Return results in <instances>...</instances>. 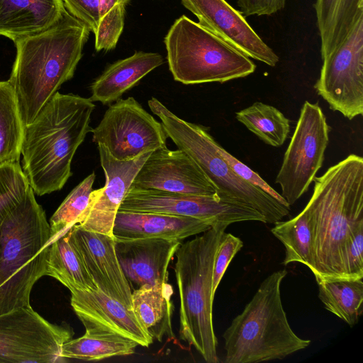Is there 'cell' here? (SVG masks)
<instances>
[{"mask_svg":"<svg viewBox=\"0 0 363 363\" xmlns=\"http://www.w3.org/2000/svg\"><path fill=\"white\" fill-rule=\"evenodd\" d=\"M50 224L31 187L0 225V315L30 306L33 285L46 275Z\"/></svg>","mask_w":363,"mask_h":363,"instance_id":"cell-4","label":"cell"},{"mask_svg":"<svg viewBox=\"0 0 363 363\" xmlns=\"http://www.w3.org/2000/svg\"><path fill=\"white\" fill-rule=\"evenodd\" d=\"M62 0H0V35L16 40L55 23L65 10Z\"/></svg>","mask_w":363,"mask_h":363,"instance_id":"cell-21","label":"cell"},{"mask_svg":"<svg viewBox=\"0 0 363 363\" xmlns=\"http://www.w3.org/2000/svg\"><path fill=\"white\" fill-rule=\"evenodd\" d=\"M128 4L118 3L101 16L98 27L94 33L96 51H109L116 46L123 32L125 6Z\"/></svg>","mask_w":363,"mask_h":363,"instance_id":"cell-33","label":"cell"},{"mask_svg":"<svg viewBox=\"0 0 363 363\" xmlns=\"http://www.w3.org/2000/svg\"><path fill=\"white\" fill-rule=\"evenodd\" d=\"M181 243L175 239L140 238L116 240L115 248L125 276L138 288L168 281L169 264Z\"/></svg>","mask_w":363,"mask_h":363,"instance_id":"cell-19","label":"cell"},{"mask_svg":"<svg viewBox=\"0 0 363 363\" xmlns=\"http://www.w3.org/2000/svg\"><path fill=\"white\" fill-rule=\"evenodd\" d=\"M314 9L323 60L341 44L363 16V0H315Z\"/></svg>","mask_w":363,"mask_h":363,"instance_id":"cell-24","label":"cell"},{"mask_svg":"<svg viewBox=\"0 0 363 363\" xmlns=\"http://www.w3.org/2000/svg\"><path fill=\"white\" fill-rule=\"evenodd\" d=\"M173 290L167 282L145 284L132 292V308L145 330L162 342L175 337L172 327Z\"/></svg>","mask_w":363,"mask_h":363,"instance_id":"cell-23","label":"cell"},{"mask_svg":"<svg viewBox=\"0 0 363 363\" xmlns=\"http://www.w3.org/2000/svg\"><path fill=\"white\" fill-rule=\"evenodd\" d=\"M89 28L66 9L50 27L14 41L11 77L24 127L30 123L61 85L74 76L88 40Z\"/></svg>","mask_w":363,"mask_h":363,"instance_id":"cell-1","label":"cell"},{"mask_svg":"<svg viewBox=\"0 0 363 363\" xmlns=\"http://www.w3.org/2000/svg\"><path fill=\"white\" fill-rule=\"evenodd\" d=\"M73 16L84 23L94 33L100 20L101 0H63Z\"/></svg>","mask_w":363,"mask_h":363,"instance_id":"cell-37","label":"cell"},{"mask_svg":"<svg viewBox=\"0 0 363 363\" xmlns=\"http://www.w3.org/2000/svg\"><path fill=\"white\" fill-rule=\"evenodd\" d=\"M163 62V57L159 53L142 51L115 62L91 84V100L104 105L116 101Z\"/></svg>","mask_w":363,"mask_h":363,"instance_id":"cell-22","label":"cell"},{"mask_svg":"<svg viewBox=\"0 0 363 363\" xmlns=\"http://www.w3.org/2000/svg\"><path fill=\"white\" fill-rule=\"evenodd\" d=\"M137 346L136 342L116 334L85 332L82 337L66 342L61 355L64 359L96 361L130 355Z\"/></svg>","mask_w":363,"mask_h":363,"instance_id":"cell-28","label":"cell"},{"mask_svg":"<svg viewBox=\"0 0 363 363\" xmlns=\"http://www.w3.org/2000/svg\"><path fill=\"white\" fill-rule=\"evenodd\" d=\"M23 133L13 87L9 81L0 82V166L19 162Z\"/></svg>","mask_w":363,"mask_h":363,"instance_id":"cell-29","label":"cell"},{"mask_svg":"<svg viewBox=\"0 0 363 363\" xmlns=\"http://www.w3.org/2000/svg\"><path fill=\"white\" fill-rule=\"evenodd\" d=\"M95 178L94 172L88 175L68 194L52 216L49 223L50 242L76 224L87 206Z\"/></svg>","mask_w":363,"mask_h":363,"instance_id":"cell-31","label":"cell"},{"mask_svg":"<svg viewBox=\"0 0 363 363\" xmlns=\"http://www.w3.org/2000/svg\"><path fill=\"white\" fill-rule=\"evenodd\" d=\"M242 246L243 242L239 238L231 233L223 235L213 262L212 292L214 296L229 264Z\"/></svg>","mask_w":363,"mask_h":363,"instance_id":"cell-35","label":"cell"},{"mask_svg":"<svg viewBox=\"0 0 363 363\" xmlns=\"http://www.w3.org/2000/svg\"><path fill=\"white\" fill-rule=\"evenodd\" d=\"M228 225L218 223L192 240L181 243L174 273L179 294V337L208 363H217L218 340L213 324V262Z\"/></svg>","mask_w":363,"mask_h":363,"instance_id":"cell-6","label":"cell"},{"mask_svg":"<svg viewBox=\"0 0 363 363\" xmlns=\"http://www.w3.org/2000/svg\"><path fill=\"white\" fill-rule=\"evenodd\" d=\"M217 148L221 157L239 177L262 189L282 204L290 206L284 197L267 183L257 172L236 159L219 144H218Z\"/></svg>","mask_w":363,"mask_h":363,"instance_id":"cell-36","label":"cell"},{"mask_svg":"<svg viewBox=\"0 0 363 363\" xmlns=\"http://www.w3.org/2000/svg\"><path fill=\"white\" fill-rule=\"evenodd\" d=\"M30 187L19 162L0 166V225L21 202Z\"/></svg>","mask_w":363,"mask_h":363,"instance_id":"cell-32","label":"cell"},{"mask_svg":"<svg viewBox=\"0 0 363 363\" xmlns=\"http://www.w3.org/2000/svg\"><path fill=\"white\" fill-rule=\"evenodd\" d=\"M164 43L173 78L184 84L224 83L256 69L249 57L184 15L174 21Z\"/></svg>","mask_w":363,"mask_h":363,"instance_id":"cell-8","label":"cell"},{"mask_svg":"<svg viewBox=\"0 0 363 363\" xmlns=\"http://www.w3.org/2000/svg\"><path fill=\"white\" fill-rule=\"evenodd\" d=\"M271 232L285 247L284 265L299 262L313 272V229L306 207L291 219L275 223Z\"/></svg>","mask_w":363,"mask_h":363,"instance_id":"cell-26","label":"cell"},{"mask_svg":"<svg viewBox=\"0 0 363 363\" xmlns=\"http://www.w3.org/2000/svg\"><path fill=\"white\" fill-rule=\"evenodd\" d=\"M236 119L266 144L281 146L290 132L289 120L277 108L255 102L235 113Z\"/></svg>","mask_w":363,"mask_h":363,"instance_id":"cell-30","label":"cell"},{"mask_svg":"<svg viewBox=\"0 0 363 363\" xmlns=\"http://www.w3.org/2000/svg\"><path fill=\"white\" fill-rule=\"evenodd\" d=\"M69 233L97 288L133 309L131 287L118 261L114 238L87 231L77 225H72Z\"/></svg>","mask_w":363,"mask_h":363,"instance_id":"cell-18","label":"cell"},{"mask_svg":"<svg viewBox=\"0 0 363 363\" xmlns=\"http://www.w3.org/2000/svg\"><path fill=\"white\" fill-rule=\"evenodd\" d=\"M287 274L284 269L266 277L225 330V363L282 359L310 345L293 331L284 310L280 289Z\"/></svg>","mask_w":363,"mask_h":363,"instance_id":"cell-5","label":"cell"},{"mask_svg":"<svg viewBox=\"0 0 363 363\" xmlns=\"http://www.w3.org/2000/svg\"><path fill=\"white\" fill-rule=\"evenodd\" d=\"M198 23L250 58L274 67L277 53L254 30L245 17L225 0H181Z\"/></svg>","mask_w":363,"mask_h":363,"instance_id":"cell-16","label":"cell"},{"mask_svg":"<svg viewBox=\"0 0 363 363\" xmlns=\"http://www.w3.org/2000/svg\"><path fill=\"white\" fill-rule=\"evenodd\" d=\"M130 187L197 196L217 194L215 186L190 157L167 146L150 153Z\"/></svg>","mask_w":363,"mask_h":363,"instance_id":"cell-15","label":"cell"},{"mask_svg":"<svg viewBox=\"0 0 363 363\" xmlns=\"http://www.w3.org/2000/svg\"><path fill=\"white\" fill-rule=\"evenodd\" d=\"M159 1H162V0H159Z\"/></svg>","mask_w":363,"mask_h":363,"instance_id":"cell-39","label":"cell"},{"mask_svg":"<svg viewBox=\"0 0 363 363\" xmlns=\"http://www.w3.org/2000/svg\"><path fill=\"white\" fill-rule=\"evenodd\" d=\"M212 225L191 217L118 211L113 228L115 240L163 238L183 240L202 233Z\"/></svg>","mask_w":363,"mask_h":363,"instance_id":"cell-20","label":"cell"},{"mask_svg":"<svg viewBox=\"0 0 363 363\" xmlns=\"http://www.w3.org/2000/svg\"><path fill=\"white\" fill-rule=\"evenodd\" d=\"M68 326L49 323L30 306L0 315V362H63L62 345L71 340Z\"/></svg>","mask_w":363,"mask_h":363,"instance_id":"cell-10","label":"cell"},{"mask_svg":"<svg viewBox=\"0 0 363 363\" xmlns=\"http://www.w3.org/2000/svg\"><path fill=\"white\" fill-rule=\"evenodd\" d=\"M118 211L160 213L198 218L212 225L243 221L266 223L264 217L243 203L213 196H197L130 187Z\"/></svg>","mask_w":363,"mask_h":363,"instance_id":"cell-13","label":"cell"},{"mask_svg":"<svg viewBox=\"0 0 363 363\" xmlns=\"http://www.w3.org/2000/svg\"><path fill=\"white\" fill-rule=\"evenodd\" d=\"M313 182L305 206L313 229V274L316 282L345 279V243L363 225V158L350 154Z\"/></svg>","mask_w":363,"mask_h":363,"instance_id":"cell-3","label":"cell"},{"mask_svg":"<svg viewBox=\"0 0 363 363\" xmlns=\"http://www.w3.org/2000/svg\"><path fill=\"white\" fill-rule=\"evenodd\" d=\"M95 105L90 98L58 91L24 127L23 171L35 194L60 190L72 175L79 146L91 131Z\"/></svg>","mask_w":363,"mask_h":363,"instance_id":"cell-2","label":"cell"},{"mask_svg":"<svg viewBox=\"0 0 363 363\" xmlns=\"http://www.w3.org/2000/svg\"><path fill=\"white\" fill-rule=\"evenodd\" d=\"M147 104L160 118L167 136L201 169L219 197L254 208L264 217L266 223L274 224L289 213L290 206L245 181L230 168L218 150V143L206 127L179 118L155 97Z\"/></svg>","mask_w":363,"mask_h":363,"instance_id":"cell-7","label":"cell"},{"mask_svg":"<svg viewBox=\"0 0 363 363\" xmlns=\"http://www.w3.org/2000/svg\"><path fill=\"white\" fill-rule=\"evenodd\" d=\"M286 0H237L239 11L245 16H271L285 7Z\"/></svg>","mask_w":363,"mask_h":363,"instance_id":"cell-38","label":"cell"},{"mask_svg":"<svg viewBox=\"0 0 363 363\" xmlns=\"http://www.w3.org/2000/svg\"><path fill=\"white\" fill-rule=\"evenodd\" d=\"M71 306L90 333H113L148 347L153 337L143 327L133 309L99 289L71 293Z\"/></svg>","mask_w":363,"mask_h":363,"instance_id":"cell-17","label":"cell"},{"mask_svg":"<svg viewBox=\"0 0 363 363\" xmlns=\"http://www.w3.org/2000/svg\"><path fill=\"white\" fill-rule=\"evenodd\" d=\"M362 252L363 225L352 232L345 243L343 254L345 279L363 278Z\"/></svg>","mask_w":363,"mask_h":363,"instance_id":"cell-34","label":"cell"},{"mask_svg":"<svg viewBox=\"0 0 363 363\" xmlns=\"http://www.w3.org/2000/svg\"><path fill=\"white\" fill-rule=\"evenodd\" d=\"M323 60L314 88L331 110L349 120L363 114V16Z\"/></svg>","mask_w":363,"mask_h":363,"instance_id":"cell-12","label":"cell"},{"mask_svg":"<svg viewBox=\"0 0 363 363\" xmlns=\"http://www.w3.org/2000/svg\"><path fill=\"white\" fill-rule=\"evenodd\" d=\"M46 275L58 280L71 293L98 289L71 239L69 229L49 243Z\"/></svg>","mask_w":363,"mask_h":363,"instance_id":"cell-25","label":"cell"},{"mask_svg":"<svg viewBox=\"0 0 363 363\" xmlns=\"http://www.w3.org/2000/svg\"><path fill=\"white\" fill-rule=\"evenodd\" d=\"M91 132L93 141L118 161L163 148L167 138L161 123L131 96L111 105Z\"/></svg>","mask_w":363,"mask_h":363,"instance_id":"cell-11","label":"cell"},{"mask_svg":"<svg viewBox=\"0 0 363 363\" xmlns=\"http://www.w3.org/2000/svg\"><path fill=\"white\" fill-rule=\"evenodd\" d=\"M330 127L318 103L305 101L275 183L289 206L308 190L322 167Z\"/></svg>","mask_w":363,"mask_h":363,"instance_id":"cell-9","label":"cell"},{"mask_svg":"<svg viewBox=\"0 0 363 363\" xmlns=\"http://www.w3.org/2000/svg\"><path fill=\"white\" fill-rule=\"evenodd\" d=\"M318 298L329 312L350 327L357 323L363 312L362 279H340L317 282Z\"/></svg>","mask_w":363,"mask_h":363,"instance_id":"cell-27","label":"cell"},{"mask_svg":"<svg viewBox=\"0 0 363 363\" xmlns=\"http://www.w3.org/2000/svg\"><path fill=\"white\" fill-rule=\"evenodd\" d=\"M105 185L91 193L86 208L75 225L84 230L113 235L116 214L138 172L152 152L127 161L114 159L103 145H97Z\"/></svg>","mask_w":363,"mask_h":363,"instance_id":"cell-14","label":"cell"}]
</instances>
